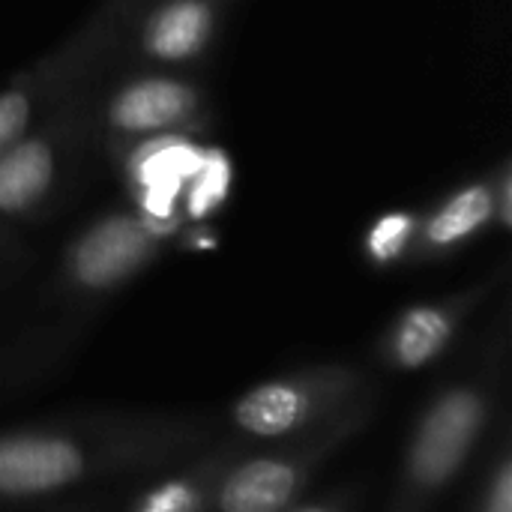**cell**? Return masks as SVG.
I'll use <instances>...</instances> for the list:
<instances>
[{
  "label": "cell",
  "mask_w": 512,
  "mask_h": 512,
  "mask_svg": "<svg viewBox=\"0 0 512 512\" xmlns=\"http://www.w3.org/2000/svg\"><path fill=\"white\" fill-rule=\"evenodd\" d=\"M222 420L174 411H87L0 432V510L162 474L219 441Z\"/></svg>",
  "instance_id": "cell-1"
},
{
  "label": "cell",
  "mask_w": 512,
  "mask_h": 512,
  "mask_svg": "<svg viewBox=\"0 0 512 512\" xmlns=\"http://www.w3.org/2000/svg\"><path fill=\"white\" fill-rule=\"evenodd\" d=\"M504 396L501 354H486L441 381L411 423L384 512H435L492 441V429L507 414Z\"/></svg>",
  "instance_id": "cell-2"
},
{
  "label": "cell",
  "mask_w": 512,
  "mask_h": 512,
  "mask_svg": "<svg viewBox=\"0 0 512 512\" xmlns=\"http://www.w3.org/2000/svg\"><path fill=\"white\" fill-rule=\"evenodd\" d=\"M378 393H366L309 435L249 447L219 477L210 512H288L300 504L321 468L366 432Z\"/></svg>",
  "instance_id": "cell-3"
},
{
  "label": "cell",
  "mask_w": 512,
  "mask_h": 512,
  "mask_svg": "<svg viewBox=\"0 0 512 512\" xmlns=\"http://www.w3.org/2000/svg\"><path fill=\"white\" fill-rule=\"evenodd\" d=\"M372 378L348 363H324L276 375L243 390L222 417V432L246 447H267L315 432L372 393Z\"/></svg>",
  "instance_id": "cell-4"
},
{
  "label": "cell",
  "mask_w": 512,
  "mask_h": 512,
  "mask_svg": "<svg viewBox=\"0 0 512 512\" xmlns=\"http://www.w3.org/2000/svg\"><path fill=\"white\" fill-rule=\"evenodd\" d=\"M156 237L135 216L96 222L66 258V285L78 297H105L138 276L156 255Z\"/></svg>",
  "instance_id": "cell-5"
},
{
  "label": "cell",
  "mask_w": 512,
  "mask_h": 512,
  "mask_svg": "<svg viewBox=\"0 0 512 512\" xmlns=\"http://www.w3.org/2000/svg\"><path fill=\"white\" fill-rule=\"evenodd\" d=\"M474 294L444 303H420L405 309L381 336L378 360L387 372L411 375L435 366L456 342L462 321L474 306Z\"/></svg>",
  "instance_id": "cell-6"
},
{
  "label": "cell",
  "mask_w": 512,
  "mask_h": 512,
  "mask_svg": "<svg viewBox=\"0 0 512 512\" xmlns=\"http://www.w3.org/2000/svg\"><path fill=\"white\" fill-rule=\"evenodd\" d=\"M201 150L186 138H156L135 150L132 177L141 189V222L156 240L177 228V201L201 165Z\"/></svg>",
  "instance_id": "cell-7"
},
{
  "label": "cell",
  "mask_w": 512,
  "mask_h": 512,
  "mask_svg": "<svg viewBox=\"0 0 512 512\" xmlns=\"http://www.w3.org/2000/svg\"><path fill=\"white\" fill-rule=\"evenodd\" d=\"M243 450H249L243 441L222 435L198 456L162 471V477L135 495L123 512H210L219 477Z\"/></svg>",
  "instance_id": "cell-8"
},
{
  "label": "cell",
  "mask_w": 512,
  "mask_h": 512,
  "mask_svg": "<svg viewBox=\"0 0 512 512\" xmlns=\"http://www.w3.org/2000/svg\"><path fill=\"white\" fill-rule=\"evenodd\" d=\"M195 108V93L168 78H150L126 87L111 105L114 126L126 132H156L183 120Z\"/></svg>",
  "instance_id": "cell-9"
},
{
  "label": "cell",
  "mask_w": 512,
  "mask_h": 512,
  "mask_svg": "<svg viewBox=\"0 0 512 512\" xmlns=\"http://www.w3.org/2000/svg\"><path fill=\"white\" fill-rule=\"evenodd\" d=\"M54 177V156L45 141H21L0 153V210H30Z\"/></svg>",
  "instance_id": "cell-10"
},
{
  "label": "cell",
  "mask_w": 512,
  "mask_h": 512,
  "mask_svg": "<svg viewBox=\"0 0 512 512\" xmlns=\"http://www.w3.org/2000/svg\"><path fill=\"white\" fill-rule=\"evenodd\" d=\"M210 33V9L201 0H177L165 6L147 30V48L162 60L195 54Z\"/></svg>",
  "instance_id": "cell-11"
},
{
  "label": "cell",
  "mask_w": 512,
  "mask_h": 512,
  "mask_svg": "<svg viewBox=\"0 0 512 512\" xmlns=\"http://www.w3.org/2000/svg\"><path fill=\"white\" fill-rule=\"evenodd\" d=\"M495 213V195L489 186H468L453 195L426 225V243L432 249H450L474 237Z\"/></svg>",
  "instance_id": "cell-12"
},
{
  "label": "cell",
  "mask_w": 512,
  "mask_h": 512,
  "mask_svg": "<svg viewBox=\"0 0 512 512\" xmlns=\"http://www.w3.org/2000/svg\"><path fill=\"white\" fill-rule=\"evenodd\" d=\"M231 189V159L225 150L219 147H204L201 150V165L192 174V180L186 183V213L201 222L207 216H213Z\"/></svg>",
  "instance_id": "cell-13"
},
{
  "label": "cell",
  "mask_w": 512,
  "mask_h": 512,
  "mask_svg": "<svg viewBox=\"0 0 512 512\" xmlns=\"http://www.w3.org/2000/svg\"><path fill=\"white\" fill-rule=\"evenodd\" d=\"M471 512H512V444L507 414L498 420L495 450H492L489 468L483 474Z\"/></svg>",
  "instance_id": "cell-14"
},
{
  "label": "cell",
  "mask_w": 512,
  "mask_h": 512,
  "mask_svg": "<svg viewBox=\"0 0 512 512\" xmlns=\"http://www.w3.org/2000/svg\"><path fill=\"white\" fill-rule=\"evenodd\" d=\"M414 231L417 222L411 213H384L366 234V255L372 258V264L387 267L402 258V252L411 246Z\"/></svg>",
  "instance_id": "cell-15"
},
{
  "label": "cell",
  "mask_w": 512,
  "mask_h": 512,
  "mask_svg": "<svg viewBox=\"0 0 512 512\" xmlns=\"http://www.w3.org/2000/svg\"><path fill=\"white\" fill-rule=\"evenodd\" d=\"M30 117V102L24 93H0V153L9 150L24 132Z\"/></svg>",
  "instance_id": "cell-16"
},
{
  "label": "cell",
  "mask_w": 512,
  "mask_h": 512,
  "mask_svg": "<svg viewBox=\"0 0 512 512\" xmlns=\"http://www.w3.org/2000/svg\"><path fill=\"white\" fill-rule=\"evenodd\" d=\"M360 498H363V492L357 486H351V489H339V492L315 498V501H300L288 512H357Z\"/></svg>",
  "instance_id": "cell-17"
},
{
  "label": "cell",
  "mask_w": 512,
  "mask_h": 512,
  "mask_svg": "<svg viewBox=\"0 0 512 512\" xmlns=\"http://www.w3.org/2000/svg\"><path fill=\"white\" fill-rule=\"evenodd\" d=\"M108 507V504H102V501H81V504H60L57 510H48V512H102Z\"/></svg>",
  "instance_id": "cell-18"
}]
</instances>
